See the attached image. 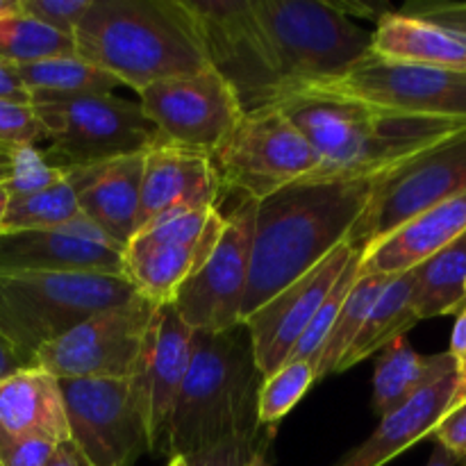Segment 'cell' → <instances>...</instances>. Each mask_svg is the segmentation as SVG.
I'll return each instance as SVG.
<instances>
[{"label": "cell", "instance_id": "obj_39", "mask_svg": "<svg viewBox=\"0 0 466 466\" xmlns=\"http://www.w3.org/2000/svg\"><path fill=\"white\" fill-rule=\"evenodd\" d=\"M400 12L466 35V3H410Z\"/></svg>", "mask_w": 466, "mask_h": 466}, {"label": "cell", "instance_id": "obj_44", "mask_svg": "<svg viewBox=\"0 0 466 466\" xmlns=\"http://www.w3.org/2000/svg\"><path fill=\"white\" fill-rule=\"evenodd\" d=\"M23 367H25V364L21 362V358L16 355V350L7 344V339H5V337H0V382Z\"/></svg>", "mask_w": 466, "mask_h": 466}, {"label": "cell", "instance_id": "obj_3", "mask_svg": "<svg viewBox=\"0 0 466 466\" xmlns=\"http://www.w3.org/2000/svg\"><path fill=\"white\" fill-rule=\"evenodd\" d=\"M76 55L137 94L209 66L187 0H91L76 30Z\"/></svg>", "mask_w": 466, "mask_h": 466}, {"label": "cell", "instance_id": "obj_35", "mask_svg": "<svg viewBox=\"0 0 466 466\" xmlns=\"http://www.w3.org/2000/svg\"><path fill=\"white\" fill-rule=\"evenodd\" d=\"M66 171L68 167L53 162L36 146H23V148H14L12 176L3 187L9 200L23 198V196L39 194V191L57 185L66 176Z\"/></svg>", "mask_w": 466, "mask_h": 466}, {"label": "cell", "instance_id": "obj_51", "mask_svg": "<svg viewBox=\"0 0 466 466\" xmlns=\"http://www.w3.org/2000/svg\"><path fill=\"white\" fill-rule=\"evenodd\" d=\"M464 291H466V282H464Z\"/></svg>", "mask_w": 466, "mask_h": 466}, {"label": "cell", "instance_id": "obj_8", "mask_svg": "<svg viewBox=\"0 0 466 466\" xmlns=\"http://www.w3.org/2000/svg\"><path fill=\"white\" fill-rule=\"evenodd\" d=\"M223 189L264 200L317 171L319 157L280 105L241 114L226 139L209 155Z\"/></svg>", "mask_w": 466, "mask_h": 466}, {"label": "cell", "instance_id": "obj_21", "mask_svg": "<svg viewBox=\"0 0 466 466\" xmlns=\"http://www.w3.org/2000/svg\"><path fill=\"white\" fill-rule=\"evenodd\" d=\"M466 232V194L417 214L362 250V276H400Z\"/></svg>", "mask_w": 466, "mask_h": 466}, {"label": "cell", "instance_id": "obj_18", "mask_svg": "<svg viewBox=\"0 0 466 466\" xmlns=\"http://www.w3.org/2000/svg\"><path fill=\"white\" fill-rule=\"evenodd\" d=\"M0 271L123 276L121 250L85 217L48 230L0 232Z\"/></svg>", "mask_w": 466, "mask_h": 466}, {"label": "cell", "instance_id": "obj_20", "mask_svg": "<svg viewBox=\"0 0 466 466\" xmlns=\"http://www.w3.org/2000/svg\"><path fill=\"white\" fill-rule=\"evenodd\" d=\"M221 189L209 155L155 139L144 153L139 228L182 209L218 208Z\"/></svg>", "mask_w": 466, "mask_h": 466}, {"label": "cell", "instance_id": "obj_1", "mask_svg": "<svg viewBox=\"0 0 466 466\" xmlns=\"http://www.w3.org/2000/svg\"><path fill=\"white\" fill-rule=\"evenodd\" d=\"M380 177H303L259 200L241 323L349 241Z\"/></svg>", "mask_w": 466, "mask_h": 466}, {"label": "cell", "instance_id": "obj_10", "mask_svg": "<svg viewBox=\"0 0 466 466\" xmlns=\"http://www.w3.org/2000/svg\"><path fill=\"white\" fill-rule=\"evenodd\" d=\"M157 309L159 305L137 294L127 303L103 309L46 344L30 367L44 369L57 380L130 378L144 353Z\"/></svg>", "mask_w": 466, "mask_h": 466}, {"label": "cell", "instance_id": "obj_45", "mask_svg": "<svg viewBox=\"0 0 466 466\" xmlns=\"http://www.w3.org/2000/svg\"><path fill=\"white\" fill-rule=\"evenodd\" d=\"M426 466H460V462H458V458H455V455H451L449 451L444 449V446L437 444Z\"/></svg>", "mask_w": 466, "mask_h": 466}, {"label": "cell", "instance_id": "obj_16", "mask_svg": "<svg viewBox=\"0 0 466 466\" xmlns=\"http://www.w3.org/2000/svg\"><path fill=\"white\" fill-rule=\"evenodd\" d=\"M305 89L328 91L419 116L466 121V71L394 62L369 53L337 80Z\"/></svg>", "mask_w": 466, "mask_h": 466}, {"label": "cell", "instance_id": "obj_24", "mask_svg": "<svg viewBox=\"0 0 466 466\" xmlns=\"http://www.w3.org/2000/svg\"><path fill=\"white\" fill-rule=\"evenodd\" d=\"M144 153L103 164L80 194L82 217L94 223L121 253L139 230Z\"/></svg>", "mask_w": 466, "mask_h": 466}, {"label": "cell", "instance_id": "obj_38", "mask_svg": "<svg viewBox=\"0 0 466 466\" xmlns=\"http://www.w3.org/2000/svg\"><path fill=\"white\" fill-rule=\"evenodd\" d=\"M89 5L91 0H21V9L27 16L71 39H76V30Z\"/></svg>", "mask_w": 466, "mask_h": 466}, {"label": "cell", "instance_id": "obj_32", "mask_svg": "<svg viewBox=\"0 0 466 466\" xmlns=\"http://www.w3.org/2000/svg\"><path fill=\"white\" fill-rule=\"evenodd\" d=\"M76 55V39L27 16L23 9L0 18V57L16 66Z\"/></svg>", "mask_w": 466, "mask_h": 466}, {"label": "cell", "instance_id": "obj_37", "mask_svg": "<svg viewBox=\"0 0 466 466\" xmlns=\"http://www.w3.org/2000/svg\"><path fill=\"white\" fill-rule=\"evenodd\" d=\"M41 139H46L44 127L32 109V103L23 105L0 100V146L14 150L23 146H35Z\"/></svg>", "mask_w": 466, "mask_h": 466}, {"label": "cell", "instance_id": "obj_36", "mask_svg": "<svg viewBox=\"0 0 466 466\" xmlns=\"http://www.w3.org/2000/svg\"><path fill=\"white\" fill-rule=\"evenodd\" d=\"M264 444L267 440H259V431L239 432V435H230L212 446H205L182 460L187 466H250L255 453Z\"/></svg>", "mask_w": 466, "mask_h": 466}, {"label": "cell", "instance_id": "obj_46", "mask_svg": "<svg viewBox=\"0 0 466 466\" xmlns=\"http://www.w3.org/2000/svg\"><path fill=\"white\" fill-rule=\"evenodd\" d=\"M12 148L0 146V185H5L9 180V176H12Z\"/></svg>", "mask_w": 466, "mask_h": 466}, {"label": "cell", "instance_id": "obj_23", "mask_svg": "<svg viewBox=\"0 0 466 466\" xmlns=\"http://www.w3.org/2000/svg\"><path fill=\"white\" fill-rule=\"evenodd\" d=\"M0 432L14 440L68 441L62 387L39 367H23L0 382Z\"/></svg>", "mask_w": 466, "mask_h": 466}, {"label": "cell", "instance_id": "obj_6", "mask_svg": "<svg viewBox=\"0 0 466 466\" xmlns=\"http://www.w3.org/2000/svg\"><path fill=\"white\" fill-rule=\"evenodd\" d=\"M280 76V96L326 85L371 53V32L339 5L321 0H253Z\"/></svg>", "mask_w": 466, "mask_h": 466}, {"label": "cell", "instance_id": "obj_42", "mask_svg": "<svg viewBox=\"0 0 466 466\" xmlns=\"http://www.w3.org/2000/svg\"><path fill=\"white\" fill-rule=\"evenodd\" d=\"M449 353L453 355L455 364H458V373H462L466 369V309L462 314H458L453 335H451Z\"/></svg>", "mask_w": 466, "mask_h": 466}, {"label": "cell", "instance_id": "obj_41", "mask_svg": "<svg viewBox=\"0 0 466 466\" xmlns=\"http://www.w3.org/2000/svg\"><path fill=\"white\" fill-rule=\"evenodd\" d=\"M0 100H12V103L23 105L32 103V96L23 85L18 66L3 57H0Z\"/></svg>", "mask_w": 466, "mask_h": 466}, {"label": "cell", "instance_id": "obj_19", "mask_svg": "<svg viewBox=\"0 0 466 466\" xmlns=\"http://www.w3.org/2000/svg\"><path fill=\"white\" fill-rule=\"evenodd\" d=\"M191 337L194 330L177 317L173 305H159L144 353L130 376L144 400L148 453L153 455H168V431L189 367Z\"/></svg>", "mask_w": 466, "mask_h": 466}, {"label": "cell", "instance_id": "obj_5", "mask_svg": "<svg viewBox=\"0 0 466 466\" xmlns=\"http://www.w3.org/2000/svg\"><path fill=\"white\" fill-rule=\"evenodd\" d=\"M137 294L126 276L0 271V337L30 367L46 344Z\"/></svg>", "mask_w": 466, "mask_h": 466}, {"label": "cell", "instance_id": "obj_48", "mask_svg": "<svg viewBox=\"0 0 466 466\" xmlns=\"http://www.w3.org/2000/svg\"><path fill=\"white\" fill-rule=\"evenodd\" d=\"M21 9V0H0V18Z\"/></svg>", "mask_w": 466, "mask_h": 466}, {"label": "cell", "instance_id": "obj_11", "mask_svg": "<svg viewBox=\"0 0 466 466\" xmlns=\"http://www.w3.org/2000/svg\"><path fill=\"white\" fill-rule=\"evenodd\" d=\"M226 217L218 208L182 209L146 223L121 253L123 276L144 299L168 305L182 282L208 259Z\"/></svg>", "mask_w": 466, "mask_h": 466}, {"label": "cell", "instance_id": "obj_33", "mask_svg": "<svg viewBox=\"0 0 466 466\" xmlns=\"http://www.w3.org/2000/svg\"><path fill=\"white\" fill-rule=\"evenodd\" d=\"M317 382L314 367L305 360H291L280 369L262 378L258 390V423L259 428H273L299 405Z\"/></svg>", "mask_w": 466, "mask_h": 466}, {"label": "cell", "instance_id": "obj_15", "mask_svg": "<svg viewBox=\"0 0 466 466\" xmlns=\"http://www.w3.org/2000/svg\"><path fill=\"white\" fill-rule=\"evenodd\" d=\"M139 107L155 139L205 155L218 148L244 114L235 89L212 66L146 86Z\"/></svg>", "mask_w": 466, "mask_h": 466}, {"label": "cell", "instance_id": "obj_12", "mask_svg": "<svg viewBox=\"0 0 466 466\" xmlns=\"http://www.w3.org/2000/svg\"><path fill=\"white\" fill-rule=\"evenodd\" d=\"M208 62L235 89L244 112L276 105L280 76L253 0H187Z\"/></svg>", "mask_w": 466, "mask_h": 466}, {"label": "cell", "instance_id": "obj_2", "mask_svg": "<svg viewBox=\"0 0 466 466\" xmlns=\"http://www.w3.org/2000/svg\"><path fill=\"white\" fill-rule=\"evenodd\" d=\"M276 105L317 150L308 177L385 176L466 130V121L378 107L364 100L296 89Z\"/></svg>", "mask_w": 466, "mask_h": 466}, {"label": "cell", "instance_id": "obj_43", "mask_svg": "<svg viewBox=\"0 0 466 466\" xmlns=\"http://www.w3.org/2000/svg\"><path fill=\"white\" fill-rule=\"evenodd\" d=\"M44 466H89L85 462L80 453L76 451V446L71 441H62V444L55 446L53 455Z\"/></svg>", "mask_w": 466, "mask_h": 466}, {"label": "cell", "instance_id": "obj_52", "mask_svg": "<svg viewBox=\"0 0 466 466\" xmlns=\"http://www.w3.org/2000/svg\"><path fill=\"white\" fill-rule=\"evenodd\" d=\"M0 218H3V217H0Z\"/></svg>", "mask_w": 466, "mask_h": 466}, {"label": "cell", "instance_id": "obj_26", "mask_svg": "<svg viewBox=\"0 0 466 466\" xmlns=\"http://www.w3.org/2000/svg\"><path fill=\"white\" fill-rule=\"evenodd\" d=\"M458 373L453 355H421L410 346L408 337H399L378 353L373 369L371 408L378 417L408 403L419 391Z\"/></svg>", "mask_w": 466, "mask_h": 466}, {"label": "cell", "instance_id": "obj_14", "mask_svg": "<svg viewBox=\"0 0 466 466\" xmlns=\"http://www.w3.org/2000/svg\"><path fill=\"white\" fill-rule=\"evenodd\" d=\"M258 200L241 198L203 264L176 291L173 309L194 332H223L241 323L250 276Z\"/></svg>", "mask_w": 466, "mask_h": 466}, {"label": "cell", "instance_id": "obj_47", "mask_svg": "<svg viewBox=\"0 0 466 466\" xmlns=\"http://www.w3.org/2000/svg\"><path fill=\"white\" fill-rule=\"evenodd\" d=\"M466 400V369L462 373H460V385H458V391H455V400H453V408L455 405H460V403H464ZM451 408V410H453ZM449 410V412H451Z\"/></svg>", "mask_w": 466, "mask_h": 466}, {"label": "cell", "instance_id": "obj_17", "mask_svg": "<svg viewBox=\"0 0 466 466\" xmlns=\"http://www.w3.org/2000/svg\"><path fill=\"white\" fill-rule=\"evenodd\" d=\"M353 250L349 241L337 246L317 267L296 278L291 285L278 291L262 308L244 319V326L248 328L250 341H253L255 364L262 378L280 369L289 360L303 332L308 330L309 321L321 308L323 299L349 264Z\"/></svg>", "mask_w": 466, "mask_h": 466}, {"label": "cell", "instance_id": "obj_34", "mask_svg": "<svg viewBox=\"0 0 466 466\" xmlns=\"http://www.w3.org/2000/svg\"><path fill=\"white\" fill-rule=\"evenodd\" d=\"M360 276H362V250L355 248L353 255H350L349 264H346V268L341 271V276L337 278V282L332 285V289L328 291V296L323 299L321 308L317 309L314 319L309 321L308 330L303 332V337H300V341L296 344L294 353L289 355V360H287V362H291V360H305V362H309L314 367V360H317L319 350H321L323 341H326L328 332H330L332 323H335L337 314H339V309H341V305H344L346 296H349L350 287L358 282Z\"/></svg>", "mask_w": 466, "mask_h": 466}, {"label": "cell", "instance_id": "obj_49", "mask_svg": "<svg viewBox=\"0 0 466 466\" xmlns=\"http://www.w3.org/2000/svg\"><path fill=\"white\" fill-rule=\"evenodd\" d=\"M250 466H271V460H268V444H264L262 449L255 453L253 462H250Z\"/></svg>", "mask_w": 466, "mask_h": 466}, {"label": "cell", "instance_id": "obj_31", "mask_svg": "<svg viewBox=\"0 0 466 466\" xmlns=\"http://www.w3.org/2000/svg\"><path fill=\"white\" fill-rule=\"evenodd\" d=\"M21 80L30 96H80V94H112L118 86L109 73L77 55L44 59V62L18 66Z\"/></svg>", "mask_w": 466, "mask_h": 466}, {"label": "cell", "instance_id": "obj_4", "mask_svg": "<svg viewBox=\"0 0 466 466\" xmlns=\"http://www.w3.org/2000/svg\"><path fill=\"white\" fill-rule=\"evenodd\" d=\"M258 371L248 328L194 332L185 382L168 431V455L187 458L239 432L259 431Z\"/></svg>", "mask_w": 466, "mask_h": 466}, {"label": "cell", "instance_id": "obj_7", "mask_svg": "<svg viewBox=\"0 0 466 466\" xmlns=\"http://www.w3.org/2000/svg\"><path fill=\"white\" fill-rule=\"evenodd\" d=\"M32 109L62 167H94L139 155L155 141L139 103L114 94L32 96Z\"/></svg>", "mask_w": 466, "mask_h": 466}, {"label": "cell", "instance_id": "obj_27", "mask_svg": "<svg viewBox=\"0 0 466 466\" xmlns=\"http://www.w3.org/2000/svg\"><path fill=\"white\" fill-rule=\"evenodd\" d=\"M419 323L417 312H414V273H400L394 276L373 308L369 309L364 326L360 328L358 337L341 358L337 373L349 371L355 364L364 362L371 355H378L387 344L405 337Z\"/></svg>", "mask_w": 466, "mask_h": 466}, {"label": "cell", "instance_id": "obj_9", "mask_svg": "<svg viewBox=\"0 0 466 466\" xmlns=\"http://www.w3.org/2000/svg\"><path fill=\"white\" fill-rule=\"evenodd\" d=\"M68 441L89 466H135L148 453L146 410L132 378L59 380Z\"/></svg>", "mask_w": 466, "mask_h": 466}, {"label": "cell", "instance_id": "obj_28", "mask_svg": "<svg viewBox=\"0 0 466 466\" xmlns=\"http://www.w3.org/2000/svg\"><path fill=\"white\" fill-rule=\"evenodd\" d=\"M94 167H68L66 176L57 185L39 191V194L23 196V198L7 200L3 218H0V232L18 230H48L71 223L80 217V194L86 189L98 168Z\"/></svg>", "mask_w": 466, "mask_h": 466}, {"label": "cell", "instance_id": "obj_40", "mask_svg": "<svg viewBox=\"0 0 466 466\" xmlns=\"http://www.w3.org/2000/svg\"><path fill=\"white\" fill-rule=\"evenodd\" d=\"M435 441L440 446H444L451 455H455L460 460L466 455V400L464 403L455 405L440 423L432 431Z\"/></svg>", "mask_w": 466, "mask_h": 466}, {"label": "cell", "instance_id": "obj_22", "mask_svg": "<svg viewBox=\"0 0 466 466\" xmlns=\"http://www.w3.org/2000/svg\"><path fill=\"white\" fill-rule=\"evenodd\" d=\"M460 385V373L435 382L428 390L419 391L417 396L403 403L400 408L391 410L376 431L367 437L360 446L344 455L335 466H385L399 458L414 444L432 435L437 423L453 408L455 391Z\"/></svg>", "mask_w": 466, "mask_h": 466}, {"label": "cell", "instance_id": "obj_29", "mask_svg": "<svg viewBox=\"0 0 466 466\" xmlns=\"http://www.w3.org/2000/svg\"><path fill=\"white\" fill-rule=\"evenodd\" d=\"M414 273V312L419 321L466 309V232L432 255Z\"/></svg>", "mask_w": 466, "mask_h": 466}, {"label": "cell", "instance_id": "obj_13", "mask_svg": "<svg viewBox=\"0 0 466 466\" xmlns=\"http://www.w3.org/2000/svg\"><path fill=\"white\" fill-rule=\"evenodd\" d=\"M466 194V130L410 159L378 180L371 200L349 235L364 250L417 214Z\"/></svg>", "mask_w": 466, "mask_h": 466}, {"label": "cell", "instance_id": "obj_50", "mask_svg": "<svg viewBox=\"0 0 466 466\" xmlns=\"http://www.w3.org/2000/svg\"><path fill=\"white\" fill-rule=\"evenodd\" d=\"M168 466H187V464H185V460H182V458H171Z\"/></svg>", "mask_w": 466, "mask_h": 466}, {"label": "cell", "instance_id": "obj_25", "mask_svg": "<svg viewBox=\"0 0 466 466\" xmlns=\"http://www.w3.org/2000/svg\"><path fill=\"white\" fill-rule=\"evenodd\" d=\"M371 53L394 62L466 71V35L403 12L378 16L371 32Z\"/></svg>", "mask_w": 466, "mask_h": 466}, {"label": "cell", "instance_id": "obj_30", "mask_svg": "<svg viewBox=\"0 0 466 466\" xmlns=\"http://www.w3.org/2000/svg\"><path fill=\"white\" fill-rule=\"evenodd\" d=\"M391 278L394 276H378V273H371V276H360L358 282L350 287L349 296H346L344 305H341L339 314H337L335 323H332L330 332H328L326 341H323L321 350H319L317 360H314V376H317V382L337 373L341 358H344L346 350L355 341L360 328L364 326V319H367L369 309L373 308V303H376L378 296L382 294V289H385Z\"/></svg>", "mask_w": 466, "mask_h": 466}]
</instances>
